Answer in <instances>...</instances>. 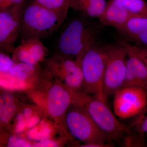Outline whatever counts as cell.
<instances>
[{
  "instance_id": "obj_31",
  "label": "cell",
  "mask_w": 147,
  "mask_h": 147,
  "mask_svg": "<svg viewBox=\"0 0 147 147\" xmlns=\"http://www.w3.org/2000/svg\"><path fill=\"white\" fill-rule=\"evenodd\" d=\"M1 85L2 87L9 90H13L16 88L12 81V79L11 80L2 79L1 81Z\"/></svg>"
},
{
  "instance_id": "obj_21",
  "label": "cell",
  "mask_w": 147,
  "mask_h": 147,
  "mask_svg": "<svg viewBox=\"0 0 147 147\" xmlns=\"http://www.w3.org/2000/svg\"><path fill=\"white\" fill-rule=\"evenodd\" d=\"M121 41L128 51L136 55L143 62L147 68V49L138 47L126 40H121Z\"/></svg>"
},
{
  "instance_id": "obj_7",
  "label": "cell",
  "mask_w": 147,
  "mask_h": 147,
  "mask_svg": "<svg viewBox=\"0 0 147 147\" xmlns=\"http://www.w3.org/2000/svg\"><path fill=\"white\" fill-rule=\"evenodd\" d=\"M147 103L146 90L137 86L123 87L114 95L113 110L119 118H130L141 113Z\"/></svg>"
},
{
  "instance_id": "obj_33",
  "label": "cell",
  "mask_w": 147,
  "mask_h": 147,
  "mask_svg": "<svg viewBox=\"0 0 147 147\" xmlns=\"http://www.w3.org/2000/svg\"><path fill=\"white\" fill-rule=\"evenodd\" d=\"M36 147H57V144L55 142L50 140H45L42 142L35 145Z\"/></svg>"
},
{
  "instance_id": "obj_27",
  "label": "cell",
  "mask_w": 147,
  "mask_h": 147,
  "mask_svg": "<svg viewBox=\"0 0 147 147\" xmlns=\"http://www.w3.org/2000/svg\"><path fill=\"white\" fill-rule=\"evenodd\" d=\"M17 119L18 123L15 127V131L16 133H20L23 132L25 129L26 125V120L22 114H18L17 116Z\"/></svg>"
},
{
  "instance_id": "obj_28",
  "label": "cell",
  "mask_w": 147,
  "mask_h": 147,
  "mask_svg": "<svg viewBox=\"0 0 147 147\" xmlns=\"http://www.w3.org/2000/svg\"><path fill=\"white\" fill-rule=\"evenodd\" d=\"M1 99L2 100L5 105H8L13 103L14 98L11 93L6 91L4 92L2 94Z\"/></svg>"
},
{
  "instance_id": "obj_4",
  "label": "cell",
  "mask_w": 147,
  "mask_h": 147,
  "mask_svg": "<svg viewBox=\"0 0 147 147\" xmlns=\"http://www.w3.org/2000/svg\"><path fill=\"white\" fill-rule=\"evenodd\" d=\"M107 58L106 46L98 43L85 53L81 61L84 83L88 92L107 102L104 87V78Z\"/></svg>"
},
{
  "instance_id": "obj_13",
  "label": "cell",
  "mask_w": 147,
  "mask_h": 147,
  "mask_svg": "<svg viewBox=\"0 0 147 147\" xmlns=\"http://www.w3.org/2000/svg\"><path fill=\"white\" fill-rule=\"evenodd\" d=\"M127 61L131 65L137 86L147 91V68L144 63L136 55L128 50Z\"/></svg>"
},
{
  "instance_id": "obj_14",
  "label": "cell",
  "mask_w": 147,
  "mask_h": 147,
  "mask_svg": "<svg viewBox=\"0 0 147 147\" xmlns=\"http://www.w3.org/2000/svg\"><path fill=\"white\" fill-rule=\"evenodd\" d=\"M37 4L53 11L61 21H65L71 0H33Z\"/></svg>"
},
{
  "instance_id": "obj_2",
  "label": "cell",
  "mask_w": 147,
  "mask_h": 147,
  "mask_svg": "<svg viewBox=\"0 0 147 147\" xmlns=\"http://www.w3.org/2000/svg\"><path fill=\"white\" fill-rule=\"evenodd\" d=\"M63 24L55 13L33 0L24 4L20 37L21 40L47 38L59 30Z\"/></svg>"
},
{
  "instance_id": "obj_12",
  "label": "cell",
  "mask_w": 147,
  "mask_h": 147,
  "mask_svg": "<svg viewBox=\"0 0 147 147\" xmlns=\"http://www.w3.org/2000/svg\"><path fill=\"white\" fill-rule=\"evenodd\" d=\"M117 30L125 38V40L129 42L135 37L147 31V18L133 17Z\"/></svg>"
},
{
  "instance_id": "obj_3",
  "label": "cell",
  "mask_w": 147,
  "mask_h": 147,
  "mask_svg": "<svg viewBox=\"0 0 147 147\" xmlns=\"http://www.w3.org/2000/svg\"><path fill=\"white\" fill-rule=\"evenodd\" d=\"M75 104L82 106L110 142L121 141L132 131L117 118L107 104L93 96L76 93Z\"/></svg>"
},
{
  "instance_id": "obj_22",
  "label": "cell",
  "mask_w": 147,
  "mask_h": 147,
  "mask_svg": "<svg viewBox=\"0 0 147 147\" xmlns=\"http://www.w3.org/2000/svg\"><path fill=\"white\" fill-rule=\"evenodd\" d=\"M16 109V106L13 103L10 105H5L2 100L1 99L0 116L1 121L5 123L8 122L13 115Z\"/></svg>"
},
{
  "instance_id": "obj_1",
  "label": "cell",
  "mask_w": 147,
  "mask_h": 147,
  "mask_svg": "<svg viewBox=\"0 0 147 147\" xmlns=\"http://www.w3.org/2000/svg\"><path fill=\"white\" fill-rule=\"evenodd\" d=\"M92 19L79 14L64 22L55 42L56 53L75 59L97 44L99 30Z\"/></svg>"
},
{
  "instance_id": "obj_6",
  "label": "cell",
  "mask_w": 147,
  "mask_h": 147,
  "mask_svg": "<svg viewBox=\"0 0 147 147\" xmlns=\"http://www.w3.org/2000/svg\"><path fill=\"white\" fill-rule=\"evenodd\" d=\"M107 58L104 78V90L107 97L114 96L123 84L128 50L120 41L115 45H106Z\"/></svg>"
},
{
  "instance_id": "obj_26",
  "label": "cell",
  "mask_w": 147,
  "mask_h": 147,
  "mask_svg": "<svg viewBox=\"0 0 147 147\" xmlns=\"http://www.w3.org/2000/svg\"><path fill=\"white\" fill-rule=\"evenodd\" d=\"M9 147H31V146L28 142L23 139L12 136L8 141Z\"/></svg>"
},
{
  "instance_id": "obj_15",
  "label": "cell",
  "mask_w": 147,
  "mask_h": 147,
  "mask_svg": "<svg viewBox=\"0 0 147 147\" xmlns=\"http://www.w3.org/2000/svg\"><path fill=\"white\" fill-rule=\"evenodd\" d=\"M24 40L26 46L27 53L34 65H37L47 55V49L40 40L30 39Z\"/></svg>"
},
{
  "instance_id": "obj_20",
  "label": "cell",
  "mask_w": 147,
  "mask_h": 147,
  "mask_svg": "<svg viewBox=\"0 0 147 147\" xmlns=\"http://www.w3.org/2000/svg\"><path fill=\"white\" fill-rule=\"evenodd\" d=\"M144 134L138 132H133L126 134L121 140L122 145L125 147H146V144L145 142Z\"/></svg>"
},
{
  "instance_id": "obj_24",
  "label": "cell",
  "mask_w": 147,
  "mask_h": 147,
  "mask_svg": "<svg viewBox=\"0 0 147 147\" xmlns=\"http://www.w3.org/2000/svg\"><path fill=\"white\" fill-rule=\"evenodd\" d=\"M128 42L138 47L147 49V31L139 34Z\"/></svg>"
},
{
  "instance_id": "obj_30",
  "label": "cell",
  "mask_w": 147,
  "mask_h": 147,
  "mask_svg": "<svg viewBox=\"0 0 147 147\" xmlns=\"http://www.w3.org/2000/svg\"><path fill=\"white\" fill-rule=\"evenodd\" d=\"M39 119L37 116H32L26 119V127L28 128H32L39 121Z\"/></svg>"
},
{
  "instance_id": "obj_23",
  "label": "cell",
  "mask_w": 147,
  "mask_h": 147,
  "mask_svg": "<svg viewBox=\"0 0 147 147\" xmlns=\"http://www.w3.org/2000/svg\"><path fill=\"white\" fill-rule=\"evenodd\" d=\"M13 61L3 53L0 55V69L1 73H8L13 65Z\"/></svg>"
},
{
  "instance_id": "obj_5",
  "label": "cell",
  "mask_w": 147,
  "mask_h": 147,
  "mask_svg": "<svg viewBox=\"0 0 147 147\" xmlns=\"http://www.w3.org/2000/svg\"><path fill=\"white\" fill-rule=\"evenodd\" d=\"M66 123L74 138L84 144H94L97 147H113L106 134L100 129L82 106L75 104L67 114Z\"/></svg>"
},
{
  "instance_id": "obj_9",
  "label": "cell",
  "mask_w": 147,
  "mask_h": 147,
  "mask_svg": "<svg viewBox=\"0 0 147 147\" xmlns=\"http://www.w3.org/2000/svg\"><path fill=\"white\" fill-rule=\"evenodd\" d=\"M138 16H139L129 11L120 3L108 0L98 19L103 26L113 27L117 30L130 18Z\"/></svg>"
},
{
  "instance_id": "obj_11",
  "label": "cell",
  "mask_w": 147,
  "mask_h": 147,
  "mask_svg": "<svg viewBox=\"0 0 147 147\" xmlns=\"http://www.w3.org/2000/svg\"><path fill=\"white\" fill-rule=\"evenodd\" d=\"M106 3L105 0H71L70 8L80 15L98 19Z\"/></svg>"
},
{
  "instance_id": "obj_19",
  "label": "cell",
  "mask_w": 147,
  "mask_h": 147,
  "mask_svg": "<svg viewBox=\"0 0 147 147\" xmlns=\"http://www.w3.org/2000/svg\"><path fill=\"white\" fill-rule=\"evenodd\" d=\"M129 127L140 134H147V103L142 112L134 117Z\"/></svg>"
},
{
  "instance_id": "obj_16",
  "label": "cell",
  "mask_w": 147,
  "mask_h": 147,
  "mask_svg": "<svg viewBox=\"0 0 147 147\" xmlns=\"http://www.w3.org/2000/svg\"><path fill=\"white\" fill-rule=\"evenodd\" d=\"M124 6L129 11L147 18V1L145 0H113Z\"/></svg>"
},
{
  "instance_id": "obj_8",
  "label": "cell",
  "mask_w": 147,
  "mask_h": 147,
  "mask_svg": "<svg viewBox=\"0 0 147 147\" xmlns=\"http://www.w3.org/2000/svg\"><path fill=\"white\" fill-rule=\"evenodd\" d=\"M25 3L0 10L1 51L12 53L16 48L14 44L20 34L21 15Z\"/></svg>"
},
{
  "instance_id": "obj_29",
  "label": "cell",
  "mask_w": 147,
  "mask_h": 147,
  "mask_svg": "<svg viewBox=\"0 0 147 147\" xmlns=\"http://www.w3.org/2000/svg\"><path fill=\"white\" fill-rule=\"evenodd\" d=\"M50 129L47 127H44L38 132V140L41 141H45L50 136Z\"/></svg>"
},
{
  "instance_id": "obj_34",
  "label": "cell",
  "mask_w": 147,
  "mask_h": 147,
  "mask_svg": "<svg viewBox=\"0 0 147 147\" xmlns=\"http://www.w3.org/2000/svg\"><path fill=\"white\" fill-rule=\"evenodd\" d=\"M32 113L31 109H30V108H26L23 110L22 115L24 116V118L26 119L31 117Z\"/></svg>"
},
{
  "instance_id": "obj_18",
  "label": "cell",
  "mask_w": 147,
  "mask_h": 147,
  "mask_svg": "<svg viewBox=\"0 0 147 147\" xmlns=\"http://www.w3.org/2000/svg\"><path fill=\"white\" fill-rule=\"evenodd\" d=\"M82 58L80 59L74 71L72 73L67 74L64 78L67 86L74 89L79 88L84 83V76L81 67Z\"/></svg>"
},
{
  "instance_id": "obj_32",
  "label": "cell",
  "mask_w": 147,
  "mask_h": 147,
  "mask_svg": "<svg viewBox=\"0 0 147 147\" xmlns=\"http://www.w3.org/2000/svg\"><path fill=\"white\" fill-rule=\"evenodd\" d=\"M38 132L36 127H33L28 131L27 136L29 139L32 140H38Z\"/></svg>"
},
{
  "instance_id": "obj_10",
  "label": "cell",
  "mask_w": 147,
  "mask_h": 147,
  "mask_svg": "<svg viewBox=\"0 0 147 147\" xmlns=\"http://www.w3.org/2000/svg\"><path fill=\"white\" fill-rule=\"evenodd\" d=\"M72 95L62 87L53 86L47 95V108L49 114L54 117L63 115L72 100Z\"/></svg>"
},
{
  "instance_id": "obj_25",
  "label": "cell",
  "mask_w": 147,
  "mask_h": 147,
  "mask_svg": "<svg viewBox=\"0 0 147 147\" xmlns=\"http://www.w3.org/2000/svg\"><path fill=\"white\" fill-rule=\"evenodd\" d=\"M27 0H0V10L24 3Z\"/></svg>"
},
{
  "instance_id": "obj_17",
  "label": "cell",
  "mask_w": 147,
  "mask_h": 147,
  "mask_svg": "<svg viewBox=\"0 0 147 147\" xmlns=\"http://www.w3.org/2000/svg\"><path fill=\"white\" fill-rule=\"evenodd\" d=\"M36 65H32L24 63H16L13 64L9 71L11 76L18 80L24 81L29 75L35 71Z\"/></svg>"
}]
</instances>
